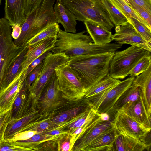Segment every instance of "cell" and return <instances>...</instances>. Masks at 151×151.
I'll list each match as a JSON object with an SVG mask.
<instances>
[{
  "instance_id": "cell-1",
  "label": "cell",
  "mask_w": 151,
  "mask_h": 151,
  "mask_svg": "<svg viewBox=\"0 0 151 151\" xmlns=\"http://www.w3.org/2000/svg\"><path fill=\"white\" fill-rule=\"evenodd\" d=\"M86 31L72 33L65 32L60 28L53 47V53H63L68 57L94 55L107 52H114L118 49L116 43L105 45L94 44L90 35L85 34Z\"/></svg>"
},
{
  "instance_id": "cell-2",
  "label": "cell",
  "mask_w": 151,
  "mask_h": 151,
  "mask_svg": "<svg viewBox=\"0 0 151 151\" xmlns=\"http://www.w3.org/2000/svg\"><path fill=\"white\" fill-rule=\"evenodd\" d=\"M114 53L68 58L70 65L83 85L85 92L109 73V64Z\"/></svg>"
},
{
  "instance_id": "cell-3",
  "label": "cell",
  "mask_w": 151,
  "mask_h": 151,
  "mask_svg": "<svg viewBox=\"0 0 151 151\" xmlns=\"http://www.w3.org/2000/svg\"><path fill=\"white\" fill-rule=\"evenodd\" d=\"M55 0H42L39 4L28 15L21 25L18 38L14 41L18 46H23L35 35L48 25L58 22L55 15Z\"/></svg>"
},
{
  "instance_id": "cell-4",
  "label": "cell",
  "mask_w": 151,
  "mask_h": 151,
  "mask_svg": "<svg viewBox=\"0 0 151 151\" xmlns=\"http://www.w3.org/2000/svg\"><path fill=\"white\" fill-rule=\"evenodd\" d=\"M62 2L76 20L90 19L110 31L115 27L102 0H63Z\"/></svg>"
},
{
  "instance_id": "cell-5",
  "label": "cell",
  "mask_w": 151,
  "mask_h": 151,
  "mask_svg": "<svg viewBox=\"0 0 151 151\" xmlns=\"http://www.w3.org/2000/svg\"><path fill=\"white\" fill-rule=\"evenodd\" d=\"M11 30L8 21L0 18V92L9 69L26 45H16L12 39Z\"/></svg>"
},
{
  "instance_id": "cell-6",
  "label": "cell",
  "mask_w": 151,
  "mask_h": 151,
  "mask_svg": "<svg viewBox=\"0 0 151 151\" xmlns=\"http://www.w3.org/2000/svg\"><path fill=\"white\" fill-rule=\"evenodd\" d=\"M151 52L139 47L131 46L114 52L109 65V74L114 78L123 79L129 75L137 62Z\"/></svg>"
},
{
  "instance_id": "cell-7",
  "label": "cell",
  "mask_w": 151,
  "mask_h": 151,
  "mask_svg": "<svg viewBox=\"0 0 151 151\" xmlns=\"http://www.w3.org/2000/svg\"><path fill=\"white\" fill-rule=\"evenodd\" d=\"M134 78L129 77L102 92L84 99L96 112L109 115L117 100L132 84Z\"/></svg>"
},
{
  "instance_id": "cell-8",
  "label": "cell",
  "mask_w": 151,
  "mask_h": 151,
  "mask_svg": "<svg viewBox=\"0 0 151 151\" xmlns=\"http://www.w3.org/2000/svg\"><path fill=\"white\" fill-rule=\"evenodd\" d=\"M55 72L63 99L76 101L83 98L85 92L83 86L71 69L68 61L58 66Z\"/></svg>"
},
{
  "instance_id": "cell-9",
  "label": "cell",
  "mask_w": 151,
  "mask_h": 151,
  "mask_svg": "<svg viewBox=\"0 0 151 151\" xmlns=\"http://www.w3.org/2000/svg\"><path fill=\"white\" fill-rule=\"evenodd\" d=\"M69 58L63 53L49 52L43 60V65L36 80L29 88L34 100L36 103L48 81L59 65L68 61Z\"/></svg>"
},
{
  "instance_id": "cell-10",
  "label": "cell",
  "mask_w": 151,
  "mask_h": 151,
  "mask_svg": "<svg viewBox=\"0 0 151 151\" xmlns=\"http://www.w3.org/2000/svg\"><path fill=\"white\" fill-rule=\"evenodd\" d=\"M55 72L45 85L36 102L41 115H50L63 101Z\"/></svg>"
},
{
  "instance_id": "cell-11",
  "label": "cell",
  "mask_w": 151,
  "mask_h": 151,
  "mask_svg": "<svg viewBox=\"0 0 151 151\" xmlns=\"http://www.w3.org/2000/svg\"><path fill=\"white\" fill-rule=\"evenodd\" d=\"M116 113L112 125L113 128L117 132L128 136L150 147L145 140L149 136L151 129L138 123L121 110Z\"/></svg>"
},
{
  "instance_id": "cell-12",
  "label": "cell",
  "mask_w": 151,
  "mask_h": 151,
  "mask_svg": "<svg viewBox=\"0 0 151 151\" xmlns=\"http://www.w3.org/2000/svg\"><path fill=\"white\" fill-rule=\"evenodd\" d=\"M112 121L102 120L101 114L97 112L93 122L79 136L72 151H82L100 134L113 127Z\"/></svg>"
},
{
  "instance_id": "cell-13",
  "label": "cell",
  "mask_w": 151,
  "mask_h": 151,
  "mask_svg": "<svg viewBox=\"0 0 151 151\" xmlns=\"http://www.w3.org/2000/svg\"><path fill=\"white\" fill-rule=\"evenodd\" d=\"M115 31L112 35V41L119 44L139 47L151 52V45L142 38L129 22L116 27Z\"/></svg>"
},
{
  "instance_id": "cell-14",
  "label": "cell",
  "mask_w": 151,
  "mask_h": 151,
  "mask_svg": "<svg viewBox=\"0 0 151 151\" xmlns=\"http://www.w3.org/2000/svg\"><path fill=\"white\" fill-rule=\"evenodd\" d=\"M37 110L36 103L29 92L25 78L14 103L12 119H19Z\"/></svg>"
},
{
  "instance_id": "cell-15",
  "label": "cell",
  "mask_w": 151,
  "mask_h": 151,
  "mask_svg": "<svg viewBox=\"0 0 151 151\" xmlns=\"http://www.w3.org/2000/svg\"><path fill=\"white\" fill-rule=\"evenodd\" d=\"M133 82L139 86L140 98L149 119L151 114V65L145 71L135 77Z\"/></svg>"
},
{
  "instance_id": "cell-16",
  "label": "cell",
  "mask_w": 151,
  "mask_h": 151,
  "mask_svg": "<svg viewBox=\"0 0 151 151\" xmlns=\"http://www.w3.org/2000/svg\"><path fill=\"white\" fill-rule=\"evenodd\" d=\"M26 0H5L4 18L10 25L23 23L26 17Z\"/></svg>"
},
{
  "instance_id": "cell-17",
  "label": "cell",
  "mask_w": 151,
  "mask_h": 151,
  "mask_svg": "<svg viewBox=\"0 0 151 151\" xmlns=\"http://www.w3.org/2000/svg\"><path fill=\"white\" fill-rule=\"evenodd\" d=\"M25 78L24 74H20L6 88L0 92V113L13 106Z\"/></svg>"
},
{
  "instance_id": "cell-18",
  "label": "cell",
  "mask_w": 151,
  "mask_h": 151,
  "mask_svg": "<svg viewBox=\"0 0 151 151\" xmlns=\"http://www.w3.org/2000/svg\"><path fill=\"white\" fill-rule=\"evenodd\" d=\"M119 110L138 123L151 129V119L146 113L140 98L125 104Z\"/></svg>"
},
{
  "instance_id": "cell-19",
  "label": "cell",
  "mask_w": 151,
  "mask_h": 151,
  "mask_svg": "<svg viewBox=\"0 0 151 151\" xmlns=\"http://www.w3.org/2000/svg\"><path fill=\"white\" fill-rule=\"evenodd\" d=\"M114 131L115 139L112 151H143L150 147L143 142Z\"/></svg>"
},
{
  "instance_id": "cell-20",
  "label": "cell",
  "mask_w": 151,
  "mask_h": 151,
  "mask_svg": "<svg viewBox=\"0 0 151 151\" xmlns=\"http://www.w3.org/2000/svg\"><path fill=\"white\" fill-rule=\"evenodd\" d=\"M57 37L46 38L31 47H29L22 63L21 74L24 73L29 65L35 59L48 50L53 47Z\"/></svg>"
},
{
  "instance_id": "cell-21",
  "label": "cell",
  "mask_w": 151,
  "mask_h": 151,
  "mask_svg": "<svg viewBox=\"0 0 151 151\" xmlns=\"http://www.w3.org/2000/svg\"><path fill=\"white\" fill-rule=\"evenodd\" d=\"M55 17L58 23L63 26L64 31L72 33L76 32V20L74 15L63 4L56 1L54 6Z\"/></svg>"
},
{
  "instance_id": "cell-22",
  "label": "cell",
  "mask_w": 151,
  "mask_h": 151,
  "mask_svg": "<svg viewBox=\"0 0 151 151\" xmlns=\"http://www.w3.org/2000/svg\"><path fill=\"white\" fill-rule=\"evenodd\" d=\"M87 32L90 35L93 42L97 45H105L112 41L111 31H109L98 23L90 19L84 22Z\"/></svg>"
},
{
  "instance_id": "cell-23",
  "label": "cell",
  "mask_w": 151,
  "mask_h": 151,
  "mask_svg": "<svg viewBox=\"0 0 151 151\" xmlns=\"http://www.w3.org/2000/svg\"><path fill=\"white\" fill-rule=\"evenodd\" d=\"M115 136L113 127L100 134L82 151H112Z\"/></svg>"
},
{
  "instance_id": "cell-24",
  "label": "cell",
  "mask_w": 151,
  "mask_h": 151,
  "mask_svg": "<svg viewBox=\"0 0 151 151\" xmlns=\"http://www.w3.org/2000/svg\"><path fill=\"white\" fill-rule=\"evenodd\" d=\"M41 115L38 110H37L19 119H12L6 128L4 135V139H11L20 133L32 122Z\"/></svg>"
},
{
  "instance_id": "cell-25",
  "label": "cell",
  "mask_w": 151,
  "mask_h": 151,
  "mask_svg": "<svg viewBox=\"0 0 151 151\" xmlns=\"http://www.w3.org/2000/svg\"><path fill=\"white\" fill-rule=\"evenodd\" d=\"M91 108L84 98L78 104L61 110L51 117V120L57 123L68 121L76 116L78 114Z\"/></svg>"
},
{
  "instance_id": "cell-26",
  "label": "cell",
  "mask_w": 151,
  "mask_h": 151,
  "mask_svg": "<svg viewBox=\"0 0 151 151\" xmlns=\"http://www.w3.org/2000/svg\"><path fill=\"white\" fill-rule=\"evenodd\" d=\"M60 124V123L54 122L51 120L50 115H42L30 123L20 132L33 131L42 133L55 128Z\"/></svg>"
},
{
  "instance_id": "cell-27",
  "label": "cell",
  "mask_w": 151,
  "mask_h": 151,
  "mask_svg": "<svg viewBox=\"0 0 151 151\" xmlns=\"http://www.w3.org/2000/svg\"><path fill=\"white\" fill-rule=\"evenodd\" d=\"M28 49L29 46L26 45L10 67L5 79L2 91L6 88L20 74H22V63Z\"/></svg>"
},
{
  "instance_id": "cell-28",
  "label": "cell",
  "mask_w": 151,
  "mask_h": 151,
  "mask_svg": "<svg viewBox=\"0 0 151 151\" xmlns=\"http://www.w3.org/2000/svg\"><path fill=\"white\" fill-rule=\"evenodd\" d=\"M140 98L139 87L133 82L129 87L120 96L115 103L110 113L116 112L125 104L136 100Z\"/></svg>"
},
{
  "instance_id": "cell-29",
  "label": "cell",
  "mask_w": 151,
  "mask_h": 151,
  "mask_svg": "<svg viewBox=\"0 0 151 151\" xmlns=\"http://www.w3.org/2000/svg\"><path fill=\"white\" fill-rule=\"evenodd\" d=\"M60 136H50L39 133L26 139L6 141L13 144L30 148L32 151H35L36 147L40 144L47 141L57 139Z\"/></svg>"
},
{
  "instance_id": "cell-30",
  "label": "cell",
  "mask_w": 151,
  "mask_h": 151,
  "mask_svg": "<svg viewBox=\"0 0 151 151\" xmlns=\"http://www.w3.org/2000/svg\"><path fill=\"white\" fill-rule=\"evenodd\" d=\"M121 81L114 78L108 73L85 92L83 98H86L102 92L119 83Z\"/></svg>"
},
{
  "instance_id": "cell-31",
  "label": "cell",
  "mask_w": 151,
  "mask_h": 151,
  "mask_svg": "<svg viewBox=\"0 0 151 151\" xmlns=\"http://www.w3.org/2000/svg\"><path fill=\"white\" fill-rule=\"evenodd\" d=\"M58 22L50 24L32 38L26 44L31 47L41 41L50 37H57L60 28Z\"/></svg>"
},
{
  "instance_id": "cell-32",
  "label": "cell",
  "mask_w": 151,
  "mask_h": 151,
  "mask_svg": "<svg viewBox=\"0 0 151 151\" xmlns=\"http://www.w3.org/2000/svg\"><path fill=\"white\" fill-rule=\"evenodd\" d=\"M109 0L114 6L120 11L127 19L129 17H132L135 19L151 31V28L149 27L146 22L129 5L123 0Z\"/></svg>"
},
{
  "instance_id": "cell-33",
  "label": "cell",
  "mask_w": 151,
  "mask_h": 151,
  "mask_svg": "<svg viewBox=\"0 0 151 151\" xmlns=\"http://www.w3.org/2000/svg\"><path fill=\"white\" fill-rule=\"evenodd\" d=\"M111 17L115 27L129 22L126 17L112 4L109 0H102Z\"/></svg>"
},
{
  "instance_id": "cell-34",
  "label": "cell",
  "mask_w": 151,
  "mask_h": 151,
  "mask_svg": "<svg viewBox=\"0 0 151 151\" xmlns=\"http://www.w3.org/2000/svg\"><path fill=\"white\" fill-rule=\"evenodd\" d=\"M127 19L142 38L151 45V31L135 19L129 17Z\"/></svg>"
},
{
  "instance_id": "cell-35",
  "label": "cell",
  "mask_w": 151,
  "mask_h": 151,
  "mask_svg": "<svg viewBox=\"0 0 151 151\" xmlns=\"http://www.w3.org/2000/svg\"><path fill=\"white\" fill-rule=\"evenodd\" d=\"M151 65V54L145 55L141 59L132 69L129 73L130 77H135L146 70Z\"/></svg>"
},
{
  "instance_id": "cell-36",
  "label": "cell",
  "mask_w": 151,
  "mask_h": 151,
  "mask_svg": "<svg viewBox=\"0 0 151 151\" xmlns=\"http://www.w3.org/2000/svg\"><path fill=\"white\" fill-rule=\"evenodd\" d=\"M91 108L88 109L78 114L75 119L70 124L62 129L68 131L69 133L71 132L77 128L81 127L86 122L88 119Z\"/></svg>"
},
{
  "instance_id": "cell-37",
  "label": "cell",
  "mask_w": 151,
  "mask_h": 151,
  "mask_svg": "<svg viewBox=\"0 0 151 151\" xmlns=\"http://www.w3.org/2000/svg\"><path fill=\"white\" fill-rule=\"evenodd\" d=\"M72 138L69 133L60 135L57 140L58 151H72L74 145Z\"/></svg>"
},
{
  "instance_id": "cell-38",
  "label": "cell",
  "mask_w": 151,
  "mask_h": 151,
  "mask_svg": "<svg viewBox=\"0 0 151 151\" xmlns=\"http://www.w3.org/2000/svg\"><path fill=\"white\" fill-rule=\"evenodd\" d=\"M12 107L0 113V143L4 140V135L6 128L12 119Z\"/></svg>"
},
{
  "instance_id": "cell-39",
  "label": "cell",
  "mask_w": 151,
  "mask_h": 151,
  "mask_svg": "<svg viewBox=\"0 0 151 151\" xmlns=\"http://www.w3.org/2000/svg\"><path fill=\"white\" fill-rule=\"evenodd\" d=\"M131 8L147 23L151 28V14L145 9L137 5L132 0H128Z\"/></svg>"
},
{
  "instance_id": "cell-40",
  "label": "cell",
  "mask_w": 151,
  "mask_h": 151,
  "mask_svg": "<svg viewBox=\"0 0 151 151\" xmlns=\"http://www.w3.org/2000/svg\"><path fill=\"white\" fill-rule=\"evenodd\" d=\"M32 149L11 144L5 140L0 143V151H31Z\"/></svg>"
},
{
  "instance_id": "cell-41",
  "label": "cell",
  "mask_w": 151,
  "mask_h": 151,
  "mask_svg": "<svg viewBox=\"0 0 151 151\" xmlns=\"http://www.w3.org/2000/svg\"><path fill=\"white\" fill-rule=\"evenodd\" d=\"M43 64L42 61L35 67L26 78V84L29 88L38 76L42 68Z\"/></svg>"
},
{
  "instance_id": "cell-42",
  "label": "cell",
  "mask_w": 151,
  "mask_h": 151,
  "mask_svg": "<svg viewBox=\"0 0 151 151\" xmlns=\"http://www.w3.org/2000/svg\"><path fill=\"white\" fill-rule=\"evenodd\" d=\"M57 139L48 140L42 142L36 147L35 151H58Z\"/></svg>"
},
{
  "instance_id": "cell-43",
  "label": "cell",
  "mask_w": 151,
  "mask_h": 151,
  "mask_svg": "<svg viewBox=\"0 0 151 151\" xmlns=\"http://www.w3.org/2000/svg\"><path fill=\"white\" fill-rule=\"evenodd\" d=\"M52 49L49 50L43 53L40 56L34 60L28 66L24 74L25 78L29 73L41 62L42 61L48 53L51 51Z\"/></svg>"
},
{
  "instance_id": "cell-44",
  "label": "cell",
  "mask_w": 151,
  "mask_h": 151,
  "mask_svg": "<svg viewBox=\"0 0 151 151\" xmlns=\"http://www.w3.org/2000/svg\"><path fill=\"white\" fill-rule=\"evenodd\" d=\"M42 0H26V17L40 3Z\"/></svg>"
},
{
  "instance_id": "cell-45",
  "label": "cell",
  "mask_w": 151,
  "mask_h": 151,
  "mask_svg": "<svg viewBox=\"0 0 151 151\" xmlns=\"http://www.w3.org/2000/svg\"><path fill=\"white\" fill-rule=\"evenodd\" d=\"M151 14V1L150 0H132Z\"/></svg>"
},
{
  "instance_id": "cell-46",
  "label": "cell",
  "mask_w": 151,
  "mask_h": 151,
  "mask_svg": "<svg viewBox=\"0 0 151 151\" xmlns=\"http://www.w3.org/2000/svg\"><path fill=\"white\" fill-rule=\"evenodd\" d=\"M58 127L41 133L50 136H60L62 134L69 133L68 131Z\"/></svg>"
},
{
  "instance_id": "cell-47",
  "label": "cell",
  "mask_w": 151,
  "mask_h": 151,
  "mask_svg": "<svg viewBox=\"0 0 151 151\" xmlns=\"http://www.w3.org/2000/svg\"><path fill=\"white\" fill-rule=\"evenodd\" d=\"M12 29L11 36L14 40L17 39L20 36L21 32V25L14 24L10 25Z\"/></svg>"
},
{
  "instance_id": "cell-48",
  "label": "cell",
  "mask_w": 151,
  "mask_h": 151,
  "mask_svg": "<svg viewBox=\"0 0 151 151\" xmlns=\"http://www.w3.org/2000/svg\"><path fill=\"white\" fill-rule=\"evenodd\" d=\"M101 119L103 121H108L109 119V115L106 113H103L101 114Z\"/></svg>"
},
{
  "instance_id": "cell-49",
  "label": "cell",
  "mask_w": 151,
  "mask_h": 151,
  "mask_svg": "<svg viewBox=\"0 0 151 151\" xmlns=\"http://www.w3.org/2000/svg\"><path fill=\"white\" fill-rule=\"evenodd\" d=\"M127 4L129 5V1L128 0H123Z\"/></svg>"
},
{
  "instance_id": "cell-50",
  "label": "cell",
  "mask_w": 151,
  "mask_h": 151,
  "mask_svg": "<svg viewBox=\"0 0 151 151\" xmlns=\"http://www.w3.org/2000/svg\"><path fill=\"white\" fill-rule=\"evenodd\" d=\"M63 0H56V1L58 2H62Z\"/></svg>"
},
{
  "instance_id": "cell-51",
  "label": "cell",
  "mask_w": 151,
  "mask_h": 151,
  "mask_svg": "<svg viewBox=\"0 0 151 151\" xmlns=\"http://www.w3.org/2000/svg\"><path fill=\"white\" fill-rule=\"evenodd\" d=\"M2 0H0V6L1 4V2Z\"/></svg>"
},
{
  "instance_id": "cell-52",
  "label": "cell",
  "mask_w": 151,
  "mask_h": 151,
  "mask_svg": "<svg viewBox=\"0 0 151 151\" xmlns=\"http://www.w3.org/2000/svg\"><path fill=\"white\" fill-rule=\"evenodd\" d=\"M150 1H151V0H150Z\"/></svg>"
}]
</instances>
